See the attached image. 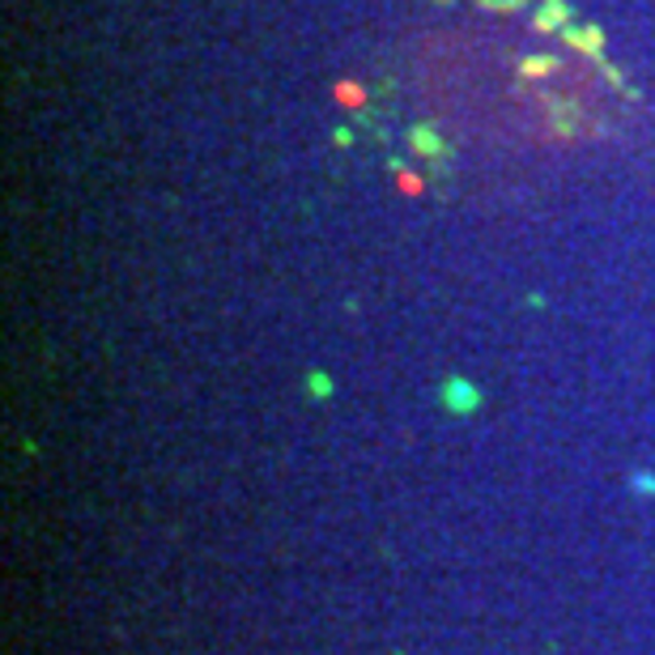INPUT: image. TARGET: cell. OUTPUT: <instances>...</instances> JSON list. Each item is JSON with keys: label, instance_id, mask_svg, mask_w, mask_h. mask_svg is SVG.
Here are the masks:
<instances>
[{"label": "cell", "instance_id": "1", "mask_svg": "<svg viewBox=\"0 0 655 655\" xmlns=\"http://www.w3.org/2000/svg\"><path fill=\"white\" fill-rule=\"evenodd\" d=\"M566 22H571V9H566L562 0H545V9L533 17V26H537L540 35H558Z\"/></svg>", "mask_w": 655, "mask_h": 655}, {"label": "cell", "instance_id": "2", "mask_svg": "<svg viewBox=\"0 0 655 655\" xmlns=\"http://www.w3.org/2000/svg\"><path fill=\"white\" fill-rule=\"evenodd\" d=\"M562 39L571 43L575 51H587V56H596V51L605 47V35H600V31H592V26H575V31H562Z\"/></svg>", "mask_w": 655, "mask_h": 655}, {"label": "cell", "instance_id": "3", "mask_svg": "<svg viewBox=\"0 0 655 655\" xmlns=\"http://www.w3.org/2000/svg\"><path fill=\"white\" fill-rule=\"evenodd\" d=\"M553 65H558V60H549V56H533V60L519 65V73H524V78H545V73H553Z\"/></svg>", "mask_w": 655, "mask_h": 655}, {"label": "cell", "instance_id": "4", "mask_svg": "<svg viewBox=\"0 0 655 655\" xmlns=\"http://www.w3.org/2000/svg\"><path fill=\"white\" fill-rule=\"evenodd\" d=\"M413 150H418V154H443V145H438V137H434L430 128H418V132H413Z\"/></svg>", "mask_w": 655, "mask_h": 655}, {"label": "cell", "instance_id": "5", "mask_svg": "<svg viewBox=\"0 0 655 655\" xmlns=\"http://www.w3.org/2000/svg\"><path fill=\"white\" fill-rule=\"evenodd\" d=\"M443 4H447V0H443Z\"/></svg>", "mask_w": 655, "mask_h": 655}]
</instances>
